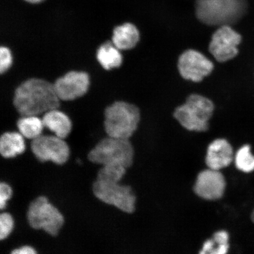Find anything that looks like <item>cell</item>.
Masks as SVG:
<instances>
[{"mask_svg":"<svg viewBox=\"0 0 254 254\" xmlns=\"http://www.w3.org/2000/svg\"><path fill=\"white\" fill-rule=\"evenodd\" d=\"M27 218L31 228L43 230L52 236L58 235L65 222L62 212L45 196H39L30 203Z\"/></svg>","mask_w":254,"mask_h":254,"instance_id":"cell-6","label":"cell"},{"mask_svg":"<svg viewBox=\"0 0 254 254\" xmlns=\"http://www.w3.org/2000/svg\"><path fill=\"white\" fill-rule=\"evenodd\" d=\"M241 40V35L231 25H222L212 35L209 46V52L218 62L229 61L237 56L238 46Z\"/></svg>","mask_w":254,"mask_h":254,"instance_id":"cell-9","label":"cell"},{"mask_svg":"<svg viewBox=\"0 0 254 254\" xmlns=\"http://www.w3.org/2000/svg\"><path fill=\"white\" fill-rule=\"evenodd\" d=\"M178 68L183 78L198 82L211 74L214 64L198 51L189 50L180 56Z\"/></svg>","mask_w":254,"mask_h":254,"instance_id":"cell-10","label":"cell"},{"mask_svg":"<svg viewBox=\"0 0 254 254\" xmlns=\"http://www.w3.org/2000/svg\"><path fill=\"white\" fill-rule=\"evenodd\" d=\"M252 221L254 222V209L252 212Z\"/></svg>","mask_w":254,"mask_h":254,"instance_id":"cell-27","label":"cell"},{"mask_svg":"<svg viewBox=\"0 0 254 254\" xmlns=\"http://www.w3.org/2000/svg\"><path fill=\"white\" fill-rule=\"evenodd\" d=\"M34 156L42 163L51 161L57 165L67 162L70 150L64 139L56 135H40L31 142Z\"/></svg>","mask_w":254,"mask_h":254,"instance_id":"cell-8","label":"cell"},{"mask_svg":"<svg viewBox=\"0 0 254 254\" xmlns=\"http://www.w3.org/2000/svg\"><path fill=\"white\" fill-rule=\"evenodd\" d=\"M214 110V104L208 98L198 94H192L185 103L177 108L174 116L187 130L204 132L209 128V121Z\"/></svg>","mask_w":254,"mask_h":254,"instance_id":"cell-4","label":"cell"},{"mask_svg":"<svg viewBox=\"0 0 254 254\" xmlns=\"http://www.w3.org/2000/svg\"><path fill=\"white\" fill-rule=\"evenodd\" d=\"M104 127L107 136L129 139L134 134L140 121V111L135 105L119 101L104 110Z\"/></svg>","mask_w":254,"mask_h":254,"instance_id":"cell-3","label":"cell"},{"mask_svg":"<svg viewBox=\"0 0 254 254\" xmlns=\"http://www.w3.org/2000/svg\"><path fill=\"white\" fill-rule=\"evenodd\" d=\"M12 63L11 51L6 47L0 48V73L2 74L7 72L11 67Z\"/></svg>","mask_w":254,"mask_h":254,"instance_id":"cell-23","label":"cell"},{"mask_svg":"<svg viewBox=\"0 0 254 254\" xmlns=\"http://www.w3.org/2000/svg\"><path fill=\"white\" fill-rule=\"evenodd\" d=\"M42 120L44 127L60 138L65 139L70 134L71 121L67 115L58 109L50 110L43 114Z\"/></svg>","mask_w":254,"mask_h":254,"instance_id":"cell-14","label":"cell"},{"mask_svg":"<svg viewBox=\"0 0 254 254\" xmlns=\"http://www.w3.org/2000/svg\"><path fill=\"white\" fill-rule=\"evenodd\" d=\"M53 84L60 100L72 101L87 93L90 78L86 72L71 71L57 78Z\"/></svg>","mask_w":254,"mask_h":254,"instance_id":"cell-11","label":"cell"},{"mask_svg":"<svg viewBox=\"0 0 254 254\" xmlns=\"http://www.w3.org/2000/svg\"><path fill=\"white\" fill-rule=\"evenodd\" d=\"M17 126L19 132L27 139H36L43 132L44 127L42 119L38 116H22L17 122Z\"/></svg>","mask_w":254,"mask_h":254,"instance_id":"cell-18","label":"cell"},{"mask_svg":"<svg viewBox=\"0 0 254 254\" xmlns=\"http://www.w3.org/2000/svg\"><path fill=\"white\" fill-rule=\"evenodd\" d=\"M226 182L219 170L208 168L200 173L196 179L194 191L199 197L207 200L220 199L223 196Z\"/></svg>","mask_w":254,"mask_h":254,"instance_id":"cell-12","label":"cell"},{"mask_svg":"<svg viewBox=\"0 0 254 254\" xmlns=\"http://www.w3.org/2000/svg\"><path fill=\"white\" fill-rule=\"evenodd\" d=\"M139 40V31L132 24L126 23L117 27L114 30L112 43L120 50L132 49Z\"/></svg>","mask_w":254,"mask_h":254,"instance_id":"cell-15","label":"cell"},{"mask_svg":"<svg viewBox=\"0 0 254 254\" xmlns=\"http://www.w3.org/2000/svg\"><path fill=\"white\" fill-rule=\"evenodd\" d=\"M28 2L32 3V4H37L44 1V0H25Z\"/></svg>","mask_w":254,"mask_h":254,"instance_id":"cell-26","label":"cell"},{"mask_svg":"<svg viewBox=\"0 0 254 254\" xmlns=\"http://www.w3.org/2000/svg\"><path fill=\"white\" fill-rule=\"evenodd\" d=\"M233 157V149L230 143L225 139H217L208 146L206 164L210 169L220 171L230 166Z\"/></svg>","mask_w":254,"mask_h":254,"instance_id":"cell-13","label":"cell"},{"mask_svg":"<svg viewBox=\"0 0 254 254\" xmlns=\"http://www.w3.org/2000/svg\"><path fill=\"white\" fill-rule=\"evenodd\" d=\"M229 248V235L227 231H220L205 241L199 254H227Z\"/></svg>","mask_w":254,"mask_h":254,"instance_id":"cell-19","label":"cell"},{"mask_svg":"<svg viewBox=\"0 0 254 254\" xmlns=\"http://www.w3.org/2000/svg\"><path fill=\"white\" fill-rule=\"evenodd\" d=\"M24 136L20 132H6L0 138V154L4 158H12L25 150Z\"/></svg>","mask_w":254,"mask_h":254,"instance_id":"cell-16","label":"cell"},{"mask_svg":"<svg viewBox=\"0 0 254 254\" xmlns=\"http://www.w3.org/2000/svg\"><path fill=\"white\" fill-rule=\"evenodd\" d=\"M127 168L122 165L109 164L102 166L98 171L97 179L103 182L120 183L125 176Z\"/></svg>","mask_w":254,"mask_h":254,"instance_id":"cell-20","label":"cell"},{"mask_svg":"<svg viewBox=\"0 0 254 254\" xmlns=\"http://www.w3.org/2000/svg\"><path fill=\"white\" fill-rule=\"evenodd\" d=\"M93 191L105 204L113 205L126 213L131 214L135 211L136 197L129 186L96 180L93 185Z\"/></svg>","mask_w":254,"mask_h":254,"instance_id":"cell-7","label":"cell"},{"mask_svg":"<svg viewBox=\"0 0 254 254\" xmlns=\"http://www.w3.org/2000/svg\"><path fill=\"white\" fill-rule=\"evenodd\" d=\"M60 101L53 84L46 79L31 78L15 89L13 105L21 116H38L58 109Z\"/></svg>","mask_w":254,"mask_h":254,"instance_id":"cell-1","label":"cell"},{"mask_svg":"<svg viewBox=\"0 0 254 254\" xmlns=\"http://www.w3.org/2000/svg\"><path fill=\"white\" fill-rule=\"evenodd\" d=\"M9 254H38V253L33 247L24 246L12 250Z\"/></svg>","mask_w":254,"mask_h":254,"instance_id":"cell-25","label":"cell"},{"mask_svg":"<svg viewBox=\"0 0 254 254\" xmlns=\"http://www.w3.org/2000/svg\"><path fill=\"white\" fill-rule=\"evenodd\" d=\"M247 7V0H196L195 14L201 23L221 27L236 23Z\"/></svg>","mask_w":254,"mask_h":254,"instance_id":"cell-2","label":"cell"},{"mask_svg":"<svg viewBox=\"0 0 254 254\" xmlns=\"http://www.w3.org/2000/svg\"><path fill=\"white\" fill-rule=\"evenodd\" d=\"M235 163L238 170L243 173H250L254 171V155L249 145L243 146L237 152Z\"/></svg>","mask_w":254,"mask_h":254,"instance_id":"cell-21","label":"cell"},{"mask_svg":"<svg viewBox=\"0 0 254 254\" xmlns=\"http://www.w3.org/2000/svg\"><path fill=\"white\" fill-rule=\"evenodd\" d=\"M14 220L8 212H2L0 215V239L5 240L13 231Z\"/></svg>","mask_w":254,"mask_h":254,"instance_id":"cell-22","label":"cell"},{"mask_svg":"<svg viewBox=\"0 0 254 254\" xmlns=\"http://www.w3.org/2000/svg\"><path fill=\"white\" fill-rule=\"evenodd\" d=\"M96 57L101 66L108 71L120 67L123 61L120 50L110 42L103 44L98 48Z\"/></svg>","mask_w":254,"mask_h":254,"instance_id":"cell-17","label":"cell"},{"mask_svg":"<svg viewBox=\"0 0 254 254\" xmlns=\"http://www.w3.org/2000/svg\"><path fill=\"white\" fill-rule=\"evenodd\" d=\"M12 189L8 184L1 183L0 184V209H5L9 199L12 195Z\"/></svg>","mask_w":254,"mask_h":254,"instance_id":"cell-24","label":"cell"},{"mask_svg":"<svg viewBox=\"0 0 254 254\" xmlns=\"http://www.w3.org/2000/svg\"><path fill=\"white\" fill-rule=\"evenodd\" d=\"M134 155V149L129 139L108 136L89 152L88 158L91 163L101 166L116 164L128 168L132 164Z\"/></svg>","mask_w":254,"mask_h":254,"instance_id":"cell-5","label":"cell"}]
</instances>
